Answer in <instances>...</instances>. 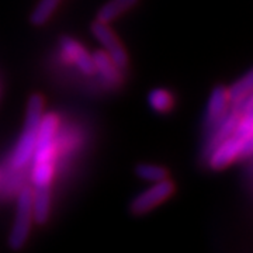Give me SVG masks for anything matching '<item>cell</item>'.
Returning a JSON list of instances; mask_svg holds the SVG:
<instances>
[{"instance_id": "obj_1", "label": "cell", "mask_w": 253, "mask_h": 253, "mask_svg": "<svg viewBox=\"0 0 253 253\" xmlns=\"http://www.w3.org/2000/svg\"><path fill=\"white\" fill-rule=\"evenodd\" d=\"M42 113H44V97L40 93H33L27 103L24 129L21 132V136L13 154V165L16 168H24L33 158Z\"/></svg>"}, {"instance_id": "obj_2", "label": "cell", "mask_w": 253, "mask_h": 253, "mask_svg": "<svg viewBox=\"0 0 253 253\" xmlns=\"http://www.w3.org/2000/svg\"><path fill=\"white\" fill-rule=\"evenodd\" d=\"M33 221V190L24 189L18 194L16 218L9 235V246L11 251H21L27 244Z\"/></svg>"}, {"instance_id": "obj_3", "label": "cell", "mask_w": 253, "mask_h": 253, "mask_svg": "<svg viewBox=\"0 0 253 253\" xmlns=\"http://www.w3.org/2000/svg\"><path fill=\"white\" fill-rule=\"evenodd\" d=\"M174 191V184L169 179L156 181L151 189H148L132 200L129 210L134 215H144L151 210L162 204L163 201L169 199Z\"/></svg>"}, {"instance_id": "obj_4", "label": "cell", "mask_w": 253, "mask_h": 253, "mask_svg": "<svg viewBox=\"0 0 253 253\" xmlns=\"http://www.w3.org/2000/svg\"><path fill=\"white\" fill-rule=\"evenodd\" d=\"M91 33L100 41V44L104 46V49L107 51V54L111 58V61L117 66L118 69H124L128 65V55L123 44L120 42L114 31L109 27V24L101 23L99 20H96L91 24Z\"/></svg>"}, {"instance_id": "obj_5", "label": "cell", "mask_w": 253, "mask_h": 253, "mask_svg": "<svg viewBox=\"0 0 253 253\" xmlns=\"http://www.w3.org/2000/svg\"><path fill=\"white\" fill-rule=\"evenodd\" d=\"M241 141L242 139L236 138L235 135H231L229 138H226L225 141H222L211 152V156H210V166L214 170H222V169H225L226 166L234 162L236 158H239Z\"/></svg>"}, {"instance_id": "obj_6", "label": "cell", "mask_w": 253, "mask_h": 253, "mask_svg": "<svg viewBox=\"0 0 253 253\" xmlns=\"http://www.w3.org/2000/svg\"><path fill=\"white\" fill-rule=\"evenodd\" d=\"M229 99L226 93L225 86H217L208 101V113H207V126L210 129H215L218 124L225 117L228 109H229Z\"/></svg>"}, {"instance_id": "obj_7", "label": "cell", "mask_w": 253, "mask_h": 253, "mask_svg": "<svg viewBox=\"0 0 253 253\" xmlns=\"http://www.w3.org/2000/svg\"><path fill=\"white\" fill-rule=\"evenodd\" d=\"M61 46H62L63 52L78 65V68L84 75L96 73V68H94V63L91 59V55H89V52L78 41H75L69 37H62L61 38Z\"/></svg>"}, {"instance_id": "obj_8", "label": "cell", "mask_w": 253, "mask_h": 253, "mask_svg": "<svg viewBox=\"0 0 253 253\" xmlns=\"http://www.w3.org/2000/svg\"><path fill=\"white\" fill-rule=\"evenodd\" d=\"M51 190L48 187H34L33 190V219L38 225H44L49 218Z\"/></svg>"}, {"instance_id": "obj_9", "label": "cell", "mask_w": 253, "mask_h": 253, "mask_svg": "<svg viewBox=\"0 0 253 253\" xmlns=\"http://www.w3.org/2000/svg\"><path fill=\"white\" fill-rule=\"evenodd\" d=\"M139 0H110L97 13V20L109 24L118 16L124 14L126 10L132 9Z\"/></svg>"}, {"instance_id": "obj_10", "label": "cell", "mask_w": 253, "mask_h": 253, "mask_svg": "<svg viewBox=\"0 0 253 253\" xmlns=\"http://www.w3.org/2000/svg\"><path fill=\"white\" fill-rule=\"evenodd\" d=\"M54 173V158H44L34 161L33 169V183L34 187H48L51 186Z\"/></svg>"}, {"instance_id": "obj_11", "label": "cell", "mask_w": 253, "mask_h": 253, "mask_svg": "<svg viewBox=\"0 0 253 253\" xmlns=\"http://www.w3.org/2000/svg\"><path fill=\"white\" fill-rule=\"evenodd\" d=\"M91 59L94 63L96 71H99L107 81L110 82H118L120 81V73H118V68L111 61L107 52L104 51H97L91 55Z\"/></svg>"}, {"instance_id": "obj_12", "label": "cell", "mask_w": 253, "mask_h": 253, "mask_svg": "<svg viewBox=\"0 0 253 253\" xmlns=\"http://www.w3.org/2000/svg\"><path fill=\"white\" fill-rule=\"evenodd\" d=\"M252 86H253V72H249L245 75L244 78H241L239 81L234 83L231 87L226 89L228 93V99H229V104H234L239 100L248 97L249 94H252Z\"/></svg>"}, {"instance_id": "obj_13", "label": "cell", "mask_w": 253, "mask_h": 253, "mask_svg": "<svg viewBox=\"0 0 253 253\" xmlns=\"http://www.w3.org/2000/svg\"><path fill=\"white\" fill-rule=\"evenodd\" d=\"M61 0H40V3L36 6V9L33 10L31 16H30V21L33 26L40 27L44 26L48 18L52 16L56 7L59 6Z\"/></svg>"}, {"instance_id": "obj_14", "label": "cell", "mask_w": 253, "mask_h": 253, "mask_svg": "<svg viewBox=\"0 0 253 253\" xmlns=\"http://www.w3.org/2000/svg\"><path fill=\"white\" fill-rule=\"evenodd\" d=\"M135 174L138 177L148 181H162L169 177V172L166 168L151 165V163H139L135 166Z\"/></svg>"}, {"instance_id": "obj_15", "label": "cell", "mask_w": 253, "mask_h": 253, "mask_svg": "<svg viewBox=\"0 0 253 253\" xmlns=\"http://www.w3.org/2000/svg\"><path fill=\"white\" fill-rule=\"evenodd\" d=\"M148 100H149L151 107L156 111H159V113H165V111L170 110L173 104L172 96L163 89H155V90L151 91L148 96Z\"/></svg>"}, {"instance_id": "obj_16", "label": "cell", "mask_w": 253, "mask_h": 253, "mask_svg": "<svg viewBox=\"0 0 253 253\" xmlns=\"http://www.w3.org/2000/svg\"><path fill=\"white\" fill-rule=\"evenodd\" d=\"M253 149V141L252 135L246 136L241 141V151H239V156L241 158H251Z\"/></svg>"}]
</instances>
